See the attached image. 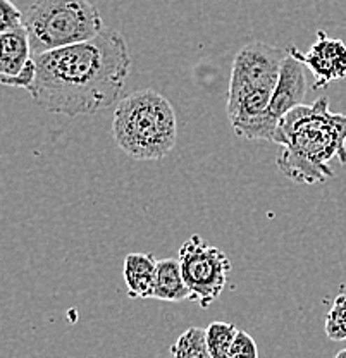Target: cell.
Instances as JSON below:
<instances>
[{
	"instance_id": "obj_4",
	"label": "cell",
	"mask_w": 346,
	"mask_h": 358,
	"mask_svg": "<svg viewBox=\"0 0 346 358\" xmlns=\"http://www.w3.org/2000/svg\"><path fill=\"white\" fill-rule=\"evenodd\" d=\"M113 136L135 160H161L174 148L178 121L173 103L155 90H138L115 106Z\"/></svg>"
},
{
	"instance_id": "obj_8",
	"label": "cell",
	"mask_w": 346,
	"mask_h": 358,
	"mask_svg": "<svg viewBox=\"0 0 346 358\" xmlns=\"http://www.w3.org/2000/svg\"><path fill=\"white\" fill-rule=\"evenodd\" d=\"M305 95H307L305 66L298 59L286 52L276 90H274L269 107H267V119L277 128V122L282 115H286L295 107L303 106Z\"/></svg>"
},
{
	"instance_id": "obj_11",
	"label": "cell",
	"mask_w": 346,
	"mask_h": 358,
	"mask_svg": "<svg viewBox=\"0 0 346 358\" xmlns=\"http://www.w3.org/2000/svg\"><path fill=\"white\" fill-rule=\"evenodd\" d=\"M152 298H157L162 301H189L188 286H186L183 274H181L180 260L176 259H162L157 260L154 279V294Z\"/></svg>"
},
{
	"instance_id": "obj_13",
	"label": "cell",
	"mask_w": 346,
	"mask_h": 358,
	"mask_svg": "<svg viewBox=\"0 0 346 358\" xmlns=\"http://www.w3.org/2000/svg\"><path fill=\"white\" fill-rule=\"evenodd\" d=\"M238 333V327L229 322H210L206 329L207 346L212 358H228L231 345L234 341V336Z\"/></svg>"
},
{
	"instance_id": "obj_6",
	"label": "cell",
	"mask_w": 346,
	"mask_h": 358,
	"mask_svg": "<svg viewBox=\"0 0 346 358\" xmlns=\"http://www.w3.org/2000/svg\"><path fill=\"white\" fill-rule=\"evenodd\" d=\"M178 260L192 294L189 301L202 308L210 307L228 285L231 272L228 255L217 246L208 245L202 236L193 234L181 245Z\"/></svg>"
},
{
	"instance_id": "obj_7",
	"label": "cell",
	"mask_w": 346,
	"mask_h": 358,
	"mask_svg": "<svg viewBox=\"0 0 346 358\" xmlns=\"http://www.w3.org/2000/svg\"><path fill=\"white\" fill-rule=\"evenodd\" d=\"M286 52L310 69L315 88L327 87L346 76V45L343 40L329 38L324 31L317 33V42L305 54H301L296 47H289Z\"/></svg>"
},
{
	"instance_id": "obj_17",
	"label": "cell",
	"mask_w": 346,
	"mask_h": 358,
	"mask_svg": "<svg viewBox=\"0 0 346 358\" xmlns=\"http://www.w3.org/2000/svg\"><path fill=\"white\" fill-rule=\"evenodd\" d=\"M35 74H36L35 62H33V59H31V61L28 62V66H26L24 69L21 71V74H17V76H14V78L0 76V85H6V87L29 90V88H31L33 81H35Z\"/></svg>"
},
{
	"instance_id": "obj_2",
	"label": "cell",
	"mask_w": 346,
	"mask_h": 358,
	"mask_svg": "<svg viewBox=\"0 0 346 358\" xmlns=\"http://www.w3.org/2000/svg\"><path fill=\"white\" fill-rule=\"evenodd\" d=\"M273 143L279 145L276 164L286 178L300 185L324 182L334 176L331 160L346 164V114L331 110L321 96L282 115Z\"/></svg>"
},
{
	"instance_id": "obj_12",
	"label": "cell",
	"mask_w": 346,
	"mask_h": 358,
	"mask_svg": "<svg viewBox=\"0 0 346 358\" xmlns=\"http://www.w3.org/2000/svg\"><path fill=\"white\" fill-rule=\"evenodd\" d=\"M173 358H212L207 346L206 329L188 327L171 346Z\"/></svg>"
},
{
	"instance_id": "obj_3",
	"label": "cell",
	"mask_w": 346,
	"mask_h": 358,
	"mask_svg": "<svg viewBox=\"0 0 346 358\" xmlns=\"http://www.w3.org/2000/svg\"><path fill=\"white\" fill-rule=\"evenodd\" d=\"M286 52L274 45L252 42L236 54L228 88V117L236 136L273 141L276 126L267 119Z\"/></svg>"
},
{
	"instance_id": "obj_5",
	"label": "cell",
	"mask_w": 346,
	"mask_h": 358,
	"mask_svg": "<svg viewBox=\"0 0 346 358\" xmlns=\"http://www.w3.org/2000/svg\"><path fill=\"white\" fill-rule=\"evenodd\" d=\"M31 55L47 54L95 38L103 31L99 9L90 0H36L24 13Z\"/></svg>"
},
{
	"instance_id": "obj_16",
	"label": "cell",
	"mask_w": 346,
	"mask_h": 358,
	"mask_svg": "<svg viewBox=\"0 0 346 358\" xmlns=\"http://www.w3.org/2000/svg\"><path fill=\"white\" fill-rule=\"evenodd\" d=\"M228 358H259V348H257L255 339L247 331L238 329Z\"/></svg>"
},
{
	"instance_id": "obj_15",
	"label": "cell",
	"mask_w": 346,
	"mask_h": 358,
	"mask_svg": "<svg viewBox=\"0 0 346 358\" xmlns=\"http://www.w3.org/2000/svg\"><path fill=\"white\" fill-rule=\"evenodd\" d=\"M24 14L10 0H0V35L23 28Z\"/></svg>"
},
{
	"instance_id": "obj_14",
	"label": "cell",
	"mask_w": 346,
	"mask_h": 358,
	"mask_svg": "<svg viewBox=\"0 0 346 358\" xmlns=\"http://www.w3.org/2000/svg\"><path fill=\"white\" fill-rule=\"evenodd\" d=\"M326 334L333 341L346 339V293L338 294L326 317Z\"/></svg>"
},
{
	"instance_id": "obj_9",
	"label": "cell",
	"mask_w": 346,
	"mask_h": 358,
	"mask_svg": "<svg viewBox=\"0 0 346 358\" xmlns=\"http://www.w3.org/2000/svg\"><path fill=\"white\" fill-rule=\"evenodd\" d=\"M155 268L157 260L152 253H129L126 257L122 275L129 298H152Z\"/></svg>"
},
{
	"instance_id": "obj_10",
	"label": "cell",
	"mask_w": 346,
	"mask_h": 358,
	"mask_svg": "<svg viewBox=\"0 0 346 358\" xmlns=\"http://www.w3.org/2000/svg\"><path fill=\"white\" fill-rule=\"evenodd\" d=\"M31 59V47L24 28L0 35V76H17Z\"/></svg>"
},
{
	"instance_id": "obj_1",
	"label": "cell",
	"mask_w": 346,
	"mask_h": 358,
	"mask_svg": "<svg viewBox=\"0 0 346 358\" xmlns=\"http://www.w3.org/2000/svg\"><path fill=\"white\" fill-rule=\"evenodd\" d=\"M33 102L68 117L95 114L117 100L131 69L128 43L113 28L88 42L33 57Z\"/></svg>"
},
{
	"instance_id": "obj_18",
	"label": "cell",
	"mask_w": 346,
	"mask_h": 358,
	"mask_svg": "<svg viewBox=\"0 0 346 358\" xmlns=\"http://www.w3.org/2000/svg\"><path fill=\"white\" fill-rule=\"evenodd\" d=\"M334 358H346V348L341 350L340 353H336V357H334Z\"/></svg>"
}]
</instances>
